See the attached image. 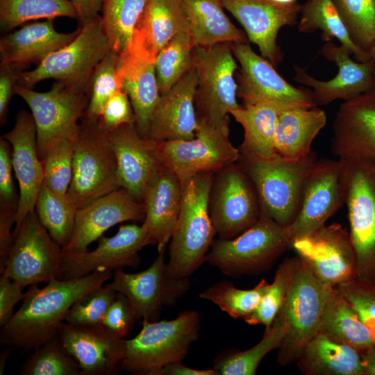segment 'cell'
Here are the masks:
<instances>
[{
    "label": "cell",
    "instance_id": "cell-20",
    "mask_svg": "<svg viewBox=\"0 0 375 375\" xmlns=\"http://www.w3.org/2000/svg\"><path fill=\"white\" fill-rule=\"evenodd\" d=\"M322 56L338 67V74L328 81L318 80L310 75L304 68L294 65V80L312 88L316 106H324L338 100L353 99L375 89V76L372 60L360 62L342 45L333 42H326L322 49Z\"/></svg>",
    "mask_w": 375,
    "mask_h": 375
},
{
    "label": "cell",
    "instance_id": "cell-47",
    "mask_svg": "<svg viewBox=\"0 0 375 375\" xmlns=\"http://www.w3.org/2000/svg\"><path fill=\"white\" fill-rule=\"evenodd\" d=\"M297 257L285 258L276 271L273 282L256 309L244 321L249 325L269 327L281 309L292 282Z\"/></svg>",
    "mask_w": 375,
    "mask_h": 375
},
{
    "label": "cell",
    "instance_id": "cell-26",
    "mask_svg": "<svg viewBox=\"0 0 375 375\" xmlns=\"http://www.w3.org/2000/svg\"><path fill=\"white\" fill-rule=\"evenodd\" d=\"M332 126L331 151L338 159L375 160V89L342 103Z\"/></svg>",
    "mask_w": 375,
    "mask_h": 375
},
{
    "label": "cell",
    "instance_id": "cell-39",
    "mask_svg": "<svg viewBox=\"0 0 375 375\" xmlns=\"http://www.w3.org/2000/svg\"><path fill=\"white\" fill-rule=\"evenodd\" d=\"M145 4L146 0H103L102 27L110 48L119 54L131 44Z\"/></svg>",
    "mask_w": 375,
    "mask_h": 375
},
{
    "label": "cell",
    "instance_id": "cell-56",
    "mask_svg": "<svg viewBox=\"0 0 375 375\" xmlns=\"http://www.w3.org/2000/svg\"><path fill=\"white\" fill-rule=\"evenodd\" d=\"M76 9L79 26L100 17L103 0H69Z\"/></svg>",
    "mask_w": 375,
    "mask_h": 375
},
{
    "label": "cell",
    "instance_id": "cell-6",
    "mask_svg": "<svg viewBox=\"0 0 375 375\" xmlns=\"http://www.w3.org/2000/svg\"><path fill=\"white\" fill-rule=\"evenodd\" d=\"M335 288L319 280L297 256L286 299L280 310L285 335L278 349L281 366L296 362L318 332L322 316Z\"/></svg>",
    "mask_w": 375,
    "mask_h": 375
},
{
    "label": "cell",
    "instance_id": "cell-50",
    "mask_svg": "<svg viewBox=\"0 0 375 375\" xmlns=\"http://www.w3.org/2000/svg\"><path fill=\"white\" fill-rule=\"evenodd\" d=\"M336 288L355 309L375 345V283L356 278Z\"/></svg>",
    "mask_w": 375,
    "mask_h": 375
},
{
    "label": "cell",
    "instance_id": "cell-54",
    "mask_svg": "<svg viewBox=\"0 0 375 375\" xmlns=\"http://www.w3.org/2000/svg\"><path fill=\"white\" fill-rule=\"evenodd\" d=\"M25 67L12 63L0 65V123L3 125L7 118L8 106L15 88L19 83L21 73Z\"/></svg>",
    "mask_w": 375,
    "mask_h": 375
},
{
    "label": "cell",
    "instance_id": "cell-18",
    "mask_svg": "<svg viewBox=\"0 0 375 375\" xmlns=\"http://www.w3.org/2000/svg\"><path fill=\"white\" fill-rule=\"evenodd\" d=\"M153 242L141 225H122L112 237H101L92 251H62L58 278L74 279L97 271H115L126 267L138 268L140 251Z\"/></svg>",
    "mask_w": 375,
    "mask_h": 375
},
{
    "label": "cell",
    "instance_id": "cell-38",
    "mask_svg": "<svg viewBox=\"0 0 375 375\" xmlns=\"http://www.w3.org/2000/svg\"><path fill=\"white\" fill-rule=\"evenodd\" d=\"M285 335L283 317L279 311L272 324L265 328L261 340L244 351H231L219 356L214 367L222 375H254L267 354L278 349Z\"/></svg>",
    "mask_w": 375,
    "mask_h": 375
},
{
    "label": "cell",
    "instance_id": "cell-44",
    "mask_svg": "<svg viewBox=\"0 0 375 375\" xmlns=\"http://www.w3.org/2000/svg\"><path fill=\"white\" fill-rule=\"evenodd\" d=\"M22 375H81L80 367L57 335L37 347L19 369Z\"/></svg>",
    "mask_w": 375,
    "mask_h": 375
},
{
    "label": "cell",
    "instance_id": "cell-51",
    "mask_svg": "<svg viewBox=\"0 0 375 375\" xmlns=\"http://www.w3.org/2000/svg\"><path fill=\"white\" fill-rule=\"evenodd\" d=\"M136 320L138 319L128 298L117 292L103 318L101 325L116 337L125 339Z\"/></svg>",
    "mask_w": 375,
    "mask_h": 375
},
{
    "label": "cell",
    "instance_id": "cell-17",
    "mask_svg": "<svg viewBox=\"0 0 375 375\" xmlns=\"http://www.w3.org/2000/svg\"><path fill=\"white\" fill-rule=\"evenodd\" d=\"M292 249L322 282L336 288L356 278V260L349 231L338 223L324 225L295 239Z\"/></svg>",
    "mask_w": 375,
    "mask_h": 375
},
{
    "label": "cell",
    "instance_id": "cell-35",
    "mask_svg": "<svg viewBox=\"0 0 375 375\" xmlns=\"http://www.w3.org/2000/svg\"><path fill=\"white\" fill-rule=\"evenodd\" d=\"M187 15L195 47L247 42L243 32L224 11L222 0H180Z\"/></svg>",
    "mask_w": 375,
    "mask_h": 375
},
{
    "label": "cell",
    "instance_id": "cell-27",
    "mask_svg": "<svg viewBox=\"0 0 375 375\" xmlns=\"http://www.w3.org/2000/svg\"><path fill=\"white\" fill-rule=\"evenodd\" d=\"M197 75L193 68L160 95L152 112L147 138L156 142L190 140L195 136Z\"/></svg>",
    "mask_w": 375,
    "mask_h": 375
},
{
    "label": "cell",
    "instance_id": "cell-19",
    "mask_svg": "<svg viewBox=\"0 0 375 375\" xmlns=\"http://www.w3.org/2000/svg\"><path fill=\"white\" fill-rule=\"evenodd\" d=\"M343 205L339 160H318L304 182L298 213L285 228L291 247L295 239L325 225Z\"/></svg>",
    "mask_w": 375,
    "mask_h": 375
},
{
    "label": "cell",
    "instance_id": "cell-45",
    "mask_svg": "<svg viewBox=\"0 0 375 375\" xmlns=\"http://www.w3.org/2000/svg\"><path fill=\"white\" fill-rule=\"evenodd\" d=\"M353 42L369 53L375 42V0H332Z\"/></svg>",
    "mask_w": 375,
    "mask_h": 375
},
{
    "label": "cell",
    "instance_id": "cell-24",
    "mask_svg": "<svg viewBox=\"0 0 375 375\" xmlns=\"http://www.w3.org/2000/svg\"><path fill=\"white\" fill-rule=\"evenodd\" d=\"M2 138L12 147L13 171L19 188L16 230L26 215L35 210L43 181V166L38 153L36 128L32 115L26 110L19 112L14 127Z\"/></svg>",
    "mask_w": 375,
    "mask_h": 375
},
{
    "label": "cell",
    "instance_id": "cell-16",
    "mask_svg": "<svg viewBox=\"0 0 375 375\" xmlns=\"http://www.w3.org/2000/svg\"><path fill=\"white\" fill-rule=\"evenodd\" d=\"M231 48L240 65L238 95L244 103L265 102L283 108L317 106L311 90L289 83L247 42L232 43Z\"/></svg>",
    "mask_w": 375,
    "mask_h": 375
},
{
    "label": "cell",
    "instance_id": "cell-34",
    "mask_svg": "<svg viewBox=\"0 0 375 375\" xmlns=\"http://www.w3.org/2000/svg\"><path fill=\"white\" fill-rule=\"evenodd\" d=\"M296 362L306 375H365L359 351L320 333L308 342Z\"/></svg>",
    "mask_w": 375,
    "mask_h": 375
},
{
    "label": "cell",
    "instance_id": "cell-52",
    "mask_svg": "<svg viewBox=\"0 0 375 375\" xmlns=\"http://www.w3.org/2000/svg\"><path fill=\"white\" fill-rule=\"evenodd\" d=\"M99 126L109 131L124 125H135L133 108L128 94L120 90L108 101L99 119Z\"/></svg>",
    "mask_w": 375,
    "mask_h": 375
},
{
    "label": "cell",
    "instance_id": "cell-33",
    "mask_svg": "<svg viewBox=\"0 0 375 375\" xmlns=\"http://www.w3.org/2000/svg\"><path fill=\"white\" fill-rule=\"evenodd\" d=\"M285 108L274 104L244 103L231 114L244 129L240 155L251 159H268L276 156L274 138L279 112Z\"/></svg>",
    "mask_w": 375,
    "mask_h": 375
},
{
    "label": "cell",
    "instance_id": "cell-48",
    "mask_svg": "<svg viewBox=\"0 0 375 375\" xmlns=\"http://www.w3.org/2000/svg\"><path fill=\"white\" fill-rule=\"evenodd\" d=\"M74 142L56 143L42 160V185L60 194H67L73 177Z\"/></svg>",
    "mask_w": 375,
    "mask_h": 375
},
{
    "label": "cell",
    "instance_id": "cell-49",
    "mask_svg": "<svg viewBox=\"0 0 375 375\" xmlns=\"http://www.w3.org/2000/svg\"><path fill=\"white\" fill-rule=\"evenodd\" d=\"M117 295L110 283L92 290L77 300L64 322L72 325H101L103 318Z\"/></svg>",
    "mask_w": 375,
    "mask_h": 375
},
{
    "label": "cell",
    "instance_id": "cell-8",
    "mask_svg": "<svg viewBox=\"0 0 375 375\" xmlns=\"http://www.w3.org/2000/svg\"><path fill=\"white\" fill-rule=\"evenodd\" d=\"M74 141L73 177L67 195L77 209L120 188L115 153L99 120L82 117Z\"/></svg>",
    "mask_w": 375,
    "mask_h": 375
},
{
    "label": "cell",
    "instance_id": "cell-55",
    "mask_svg": "<svg viewBox=\"0 0 375 375\" xmlns=\"http://www.w3.org/2000/svg\"><path fill=\"white\" fill-rule=\"evenodd\" d=\"M24 288L17 282L1 274L0 277V326H3L13 315L15 306L23 300Z\"/></svg>",
    "mask_w": 375,
    "mask_h": 375
},
{
    "label": "cell",
    "instance_id": "cell-15",
    "mask_svg": "<svg viewBox=\"0 0 375 375\" xmlns=\"http://www.w3.org/2000/svg\"><path fill=\"white\" fill-rule=\"evenodd\" d=\"M110 283L129 300L138 319L155 322L163 307L176 305L188 291L189 278L174 276L165 260V250L158 251L153 263L145 270L127 273L114 271Z\"/></svg>",
    "mask_w": 375,
    "mask_h": 375
},
{
    "label": "cell",
    "instance_id": "cell-53",
    "mask_svg": "<svg viewBox=\"0 0 375 375\" xmlns=\"http://www.w3.org/2000/svg\"><path fill=\"white\" fill-rule=\"evenodd\" d=\"M12 147L9 142L0 138V208L17 210V196L12 177Z\"/></svg>",
    "mask_w": 375,
    "mask_h": 375
},
{
    "label": "cell",
    "instance_id": "cell-12",
    "mask_svg": "<svg viewBox=\"0 0 375 375\" xmlns=\"http://www.w3.org/2000/svg\"><path fill=\"white\" fill-rule=\"evenodd\" d=\"M160 162L181 181L204 173H215L236 162L239 149L229 140V122L219 126L198 119L195 136L190 140L156 141Z\"/></svg>",
    "mask_w": 375,
    "mask_h": 375
},
{
    "label": "cell",
    "instance_id": "cell-28",
    "mask_svg": "<svg viewBox=\"0 0 375 375\" xmlns=\"http://www.w3.org/2000/svg\"><path fill=\"white\" fill-rule=\"evenodd\" d=\"M117 75L132 104L135 127L147 138L150 119L160 97L155 62L130 44L119 56Z\"/></svg>",
    "mask_w": 375,
    "mask_h": 375
},
{
    "label": "cell",
    "instance_id": "cell-40",
    "mask_svg": "<svg viewBox=\"0 0 375 375\" xmlns=\"http://www.w3.org/2000/svg\"><path fill=\"white\" fill-rule=\"evenodd\" d=\"M77 210L67 194H57L42 185L35 212L41 224L62 249L72 237Z\"/></svg>",
    "mask_w": 375,
    "mask_h": 375
},
{
    "label": "cell",
    "instance_id": "cell-61",
    "mask_svg": "<svg viewBox=\"0 0 375 375\" xmlns=\"http://www.w3.org/2000/svg\"><path fill=\"white\" fill-rule=\"evenodd\" d=\"M276 3H284V4H290L297 3V0H272Z\"/></svg>",
    "mask_w": 375,
    "mask_h": 375
},
{
    "label": "cell",
    "instance_id": "cell-4",
    "mask_svg": "<svg viewBox=\"0 0 375 375\" xmlns=\"http://www.w3.org/2000/svg\"><path fill=\"white\" fill-rule=\"evenodd\" d=\"M201 317L185 310L175 319L142 321L138 334L125 339L122 369L133 374L158 375L165 365L182 361L199 336Z\"/></svg>",
    "mask_w": 375,
    "mask_h": 375
},
{
    "label": "cell",
    "instance_id": "cell-9",
    "mask_svg": "<svg viewBox=\"0 0 375 375\" xmlns=\"http://www.w3.org/2000/svg\"><path fill=\"white\" fill-rule=\"evenodd\" d=\"M15 94L31 111L41 160L58 142L75 140L80 128L78 120L83 117L88 106V92L57 81L49 91L44 92L18 84Z\"/></svg>",
    "mask_w": 375,
    "mask_h": 375
},
{
    "label": "cell",
    "instance_id": "cell-29",
    "mask_svg": "<svg viewBox=\"0 0 375 375\" xmlns=\"http://www.w3.org/2000/svg\"><path fill=\"white\" fill-rule=\"evenodd\" d=\"M182 201L178 177L161 163L143 199L145 215L142 226L158 251L166 250L175 230Z\"/></svg>",
    "mask_w": 375,
    "mask_h": 375
},
{
    "label": "cell",
    "instance_id": "cell-31",
    "mask_svg": "<svg viewBox=\"0 0 375 375\" xmlns=\"http://www.w3.org/2000/svg\"><path fill=\"white\" fill-rule=\"evenodd\" d=\"M185 31L190 25L180 0H146L130 44L156 61L159 51Z\"/></svg>",
    "mask_w": 375,
    "mask_h": 375
},
{
    "label": "cell",
    "instance_id": "cell-36",
    "mask_svg": "<svg viewBox=\"0 0 375 375\" xmlns=\"http://www.w3.org/2000/svg\"><path fill=\"white\" fill-rule=\"evenodd\" d=\"M317 333L360 352L375 346L369 330L336 288L324 309Z\"/></svg>",
    "mask_w": 375,
    "mask_h": 375
},
{
    "label": "cell",
    "instance_id": "cell-14",
    "mask_svg": "<svg viewBox=\"0 0 375 375\" xmlns=\"http://www.w3.org/2000/svg\"><path fill=\"white\" fill-rule=\"evenodd\" d=\"M14 240L0 272L26 286L58 278L62 251L41 224L35 211L13 231Z\"/></svg>",
    "mask_w": 375,
    "mask_h": 375
},
{
    "label": "cell",
    "instance_id": "cell-32",
    "mask_svg": "<svg viewBox=\"0 0 375 375\" xmlns=\"http://www.w3.org/2000/svg\"><path fill=\"white\" fill-rule=\"evenodd\" d=\"M325 112L317 106L283 109L278 114L274 138L276 153L290 160L308 155L313 140L325 126Z\"/></svg>",
    "mask_w": 375,
    "mask_h": 375
},
{
    "label": "cell",
    "instance_id": "cell-37",
    "mask_svg": "<svg viewBox=\"0 0 375 375\" xmlns=\"http://www.w3.org/2000/svg\"><path fill=\"white\" fill-rule=\"evenodd\" d=\"M300 12L301 15L298 24L300 33H310L320 30L322 38L326 42L336 39L351 53L355 60L360 62L371 60L369 53L352 40L332 0H307L301 6Z\"/></svg>",
    "mask_w": 375,
    "mask_h": 375
},
{
    "label": "cell",
    "instance_id": "cell-60",
    "mask_svg": "<svg viewBox=\"0 0 375 375\" xmlns=\"http://www.w3.org/2000/svg\"><path fill=\"white\" fill-rule=\"evenodd\" d=\"M369 53L374 65V76H375V42L372 46L371 49L369 51Z\"/></svg>",
    "mask_w": 375,
    "mask_h": 375
},
{
    "label": "cell",
    "instance_id": "cell-3",
    "mask_svg": "<svg viewBox=\"0 0 375 375\" xmlns=\"http://www.w3.org/2000/svg\"><path fill=\"white\" fill-rule=\"evenodd\" d=\"M318 160L317 153L311 151L297 160L278 154L268 159H251L240 155L237 162L256 188L261 216L286 228L298 213L304 182Z\"/></svg>",
    "mask_w": 375,
    "mask_h": 375
},
{
    "label": "cell",
    "instance_id": "cell-1",
    "mask_svg": "<svg viewBox=\"0 0 375 375\" xmlns=\"http://www.w3.org/2000/svg\"><path fill=\"white\" fill-rule=\"evenodd\" d=\"M111 271H97L69 280L53 278L44 287L31 285L21 307L1 326L2 345L25 351L35 349L57 335L71 306L81 297L103 285Z\"/></svg>",
    "mask_w": 375,
    "mask_h": 375
},
{
    "label": "cell",
    "instance_id": "cell-21",
    "mask_svg": "<svg viewBox=\"0 0 375 375\" xmlns=\"http://www.w3.org/2000/svg\"><path fill=\"white\" fill-rule=\"evenodd\" d=\"M222 4L243 26L250 42L257 45L262 57L274 66L283 58L277 44L279 30L297 24L301 6L272 0H222Z\"/></svg>",
    "mask_w": 375,
    "mask_h": 375
},
{
    "label": "cell",
    "instance_id": "cell-43",
    "mask_svg": "<svg viewBox=\"0 0 375 375\" xmlns=\"http://www.w3.org/2000/svg\"><path fill=\"white\" fill-rule=\"evenodd\" d=\"M270 284L262 279L254 288L242 290L228 281H219L199 294L233 319L246 318L258 307Z\"/></svg>",
    "mask_w": 375,
    "mask_h": 375
},
{
    "label": "cell",
    "instance_id": "cell-57",
    "mask_svg": "<svg viewBox=\"0 0 375 375\" xmlns=\"http://www.w3.org/2000/svg\"><path fill=\"white\" fill-rule=\"evenodd\" d=\"M158 375H219V373L215 367L197 369L188 367L181 361H178L165 365L159 371Z\"/></svg>",
    "mask_w": 375,
    "mask_h": 375
},
{
    "label": "cell",
    "instance_id": "cell-58",
    "mask_svg": "<svg viewBox=\"0 0 375 375\" xmlns=\"http://www.w3.org/2000/svg\"><path fill=\"white\" fill-rule=\"evenodd\" d=\"M360 353L365 368V375H375V346Z\"/></svg>",
    "mask_w": 375,
    "mask_h": 375
},
{
    "label": "cell",
    "instance_id": "cell-7",
    "mask_svg": "<svg viewBox=\"0 0 375 375\" xmlns=\"http://www.w3.org/2000/svg\"><path fill=\"white\" fill-rule=\"evenodd\" d=\"M289 249L291 242L285 228L261 216L238 236L213 242L206 262L224 275L239 278L267 271Z\"/></svg>",
    "mask_w": 375,
    "mask_h": 375
},
{
    "label": "cell",
    "instance_id": "cell-10",
    "mask_svg": "<svg viewBox=\"0 0 375 375\" xmlns=\"http://www.w3.org/2000/svg\"><path fill=\"white\" fill-rule=\"evenodd\" d=\"M231 44L195 47L193 50V66L197 75V119L215 126L229 122L231 111L240 106L234 78L238 66Z\"/></svg>",
    "mask_w": 375,
    "mask_h": 375
},
{
    "label": "cell",
    "instance_id": "cell-22",
    "mask_svg": "<svg viewBox=\"0 0 375 375\" xmlns=\"http://www.w3.org/2000/svg\"><path fill=\"white\" fill-rule=\"evenodd\" d=\"M57 336L78 362L81 375H115L122 369L125 339L102 325H72L63 322Z\"/></svg>",
    "mask_w": 375,
    "mask_h": 375
},
{
    "label": "cell",
    "instance_id": "cell-5",
    "mask_svg": "<svg viewBox=\"0 0 375 375\" xmlns=\"http://www.w3.org/2000/svg\"><path fill=\"white\" fill-rule=\"evenodd\" d=\"M356 260V278L375 283V160L338 159Z\"/></svg>",
    "mask_w": 375,
    "mask_h": 375
},
{
    "label": "cell",
    "instance_id": "cell-11",
    "mask_svg": "<svg viewBox=\"0 0 375 375\" xmlns=\"http://www.w3.org/2000/svg\"><path fill=\"white\" fill-rule=\"evenodd\" d=\"M79 28L69 44L49 55L34 69L23 71L18 84L32 88L41 81L53 78L89 94L92 73L110 48L101 16Z\"/></svg>",
    "mask_w": 375,
    "mask_h": 375
},
{
    "label": "cell",
    "instance_id": "cell-30",
    "mask_svg": "<svg viewBox=\"0 0 375 375\" xmlns=\"http://www.w3.org/2000/svg\"><path fill=\"white\" fill-rule=\"evenodd\" d=\"M80 31L58 32L53 19L23 25L0 40L1 63H12L24 67L39 65L53 52L69 44Z\"/></svg>",
    "mask_w": 375,
    "mask_h": 375
},
{
    "label": "cell",
    "instance_id": "cell-13",
    "mask_svg": "<svg viewBox=\"0 0 375 375\" xmlns=\"http://www.w3.org/2000/svg\"><path fill=\"white\" fill-rule=\"evenodd\" d=\"M209 210L216 233L224 240L238 236L260 218L256 188L238 162L215 173Z\"/></svg>",
    "mask_w": 375,
    "mask_h": 375
},
{
    "label": "cell",
    "instance_id": "cell-25",
    "mask_svg": "<svg viewBox=\"0 0 375 375\" xmlns=\"http://www.w3.org/2000/svg\"><path fill=\"white\" fill-rule=\"evenodd\" d=\"M106 133L115 156L120 188L143 202L160 165L156 141L142 136L135 125H124Z\"/></svg>",
    "mask_w": 375,
    "mask_h": 375
},
{
    "label": "cell",
    "instance_id": "cell-23",
    "mask_svg": "<svg viewBox=\"0 0 375 375\" xmlns=\"http://www.w3.org/2000/svg\"><path fill=\"white\" fill-rule=\"evenodd\" d=\"M144 215V203L118 188L78 209L72 237L62 251H88V246L108 229L122 222L143 220Z\"/></svg>",
    "mask_w": 375,
    "mask_h": 375
},
{
    "label": "cell",
    "instance_id": "cell-59",
    "mask_svg": "<svg viewBox=\"0 0 375 375\" xmlns=\"http://www.w3.org/2000/svg\"><path fill=\"white\" fill-rule=\"evenodd\" d=\"M6 348L7 349L1 353V356H0V374L1 375L3 374L5 365H6L7 358L9 356V354L12 349L10 347H6Z\"/></svg>",
    "mask_w": 375,
    "mask_h": 375
},
{
    "label": "cell",
    "instance_id": "cell-41",
    "mask_svg": "<svg viewBox=\"0 0 375 375\" xmlns=\"http://www.w3.org/2000/svg\"><path fill=\"white\" fill-rule=\"evenodd\" d=\"M59 17L78 19L69 0H0V27L4 32L28 21Z\"/></svg>",
    "mask_w": 375,
    "mask_h": 375
},
{
    "label": "cell",
    "instance_id": "cell-2",
    "mask_svg": "<svg viewBox=\"0 0 375 375\" xmlns=\"http://www.w3.org/2000/svg\"><path fill=\"white\" fill-rule=\"evenodd\" d=\"M215 173L181 181V207L169 242L168 267L176 276L189 278L202 264L217 234L209 210Z\"/></svg>",
    "mask_w": 375,
    "mask_h": 375
},
{
    "label": "cell",
    "instance_id": "cell-46",
    "mask_svg": "<svg viewBox=\"0 0 375 375\" xmlns=\"http://www.w3.org/2000/svg\"><path fill=\"white\" fill-rule=\"evenodd\" d=\"M119 54L110 49L95 67L89 85V100L83 117L98 121L109 99L121 90L117 66Z\"/></svg>",
    "mask_w": 375,
    "mask_h": 375
},
{
    "label": "cell",
    "instance_id": "cell-42",
    "mask_svg": "<svg viewBox=\"0 0 375 375\" xmlns=\"http://www.w3.org/2000/svg\"><path fill=\"white\" fill-rule=\"evenodd\" d=\"M194 48L190 32L185 31L176 35L159 51L155 69L160 95L193 68Z\"/></svg>",
    "mask_w": 375,
    "mask_h": 375
}]
</instances>
